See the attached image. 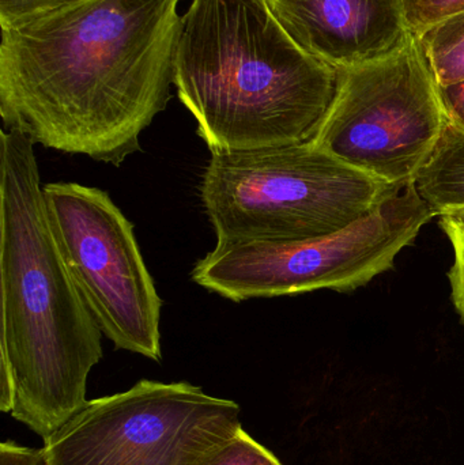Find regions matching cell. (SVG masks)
<instances>
[{
    "instance_id": "obj_10",
    "label": "cell",
    "mask_w": 464,
    "mask_h": 465,
    "mask_svg": "<svg viewBox=\"0 0 464 465\" xmlns=\"http://www.w3.org/2000/svg\"><path fill=\"white\" fill-rule=\"evenodd\" d=\"M420 196L439 215L464 212V130L449 123L432 157L414 180Z\"/></svg>"
},
{
    "instance_id": "obj_17",
    "label": "cell",
    "mask_w": 464,
    "mask_h": 465,
    "mask_svg": "<svg viewBox=\"0 0 464 465\" xmlns=\"http://www.w3.org/2000/svg\"><path fill=\"white\" fill-rule=\"evenodd\" d=\"M449 123L464 130V81L439 87Z\"/></svg>"
},
{
    "instance_id": "obj_4",
    "label": "cell",
    "mask_w": 464,
    "mask_h": 465,
    "mask_svg": "<svg viewBox=\"0 0 464 465\" xmlns=\"http://www.w3.org/2000/svg\"><path fill=\"white\" fill-rule=\"evenodd\" d=\"M394 187L313 143L212 154L202 202L223 242H291L343 231Z\"/></svg>"
},
{
    "instance_id": "obj_12",
    "label": "cell",
    "mask_w": 464,
    "mask_h": 465,
    "mask_svg": "<svg viewBox=\"0 0 464 465\" xmlns=\"http://www.w3.org/2000/svg\"><path fill=\"white\" fill-rule=\"evenodd\" d=\"M202 465H282L263 445L242 429L233 439L218 448Z\"/></svg>"
},
{
    "instance_id": "obj_15",
    "label": "cell",
    "mask_w": 464,
    "mask_h": 465,
    "mask_svg": "<svg viewBox=\"0 0 464 465\" xmlns=\"http://www.w3.org/2000/svg\"><path fill=\"white\" fill-rule=\"evenodd\" d=\"M71 0H0V26L37 15Z\"/></svg>"
},
{
    "instance_id": "obj_2",
    "label": "cell",
    "mask_w": 464,
    "mask_h": 465,
    "mask_svg": "<svg viewBox=\"0 0 464 465\" xmlns=\"http://www.w3.org/2000/svg\"><path fill=\"white\" fill-rule=\"evenodd\" d=\"M0 135V410L45 441L89 403L103 332L57 246L35 142Z\"/></svg>"
},
{
    "instance_id": "obj_3",
    "label": "cell",
    "mask_w": 464,
    "mask_h": 465,
    "mask_svg": "<svg viewBox=\"0 0 464 465\" xmlns=\"http://www.w3.org/2000/svg\"><path fill=\"white\" fill-rule=\"evenodd\" d=\"M173 84L212 154L312 142L338 71L300 48L264 0H193Z\"/></svg>"
},
{
    "instance_id": "obj_14",
    "label": "cell",
    "mask_w": 464,
    "mask_h": 465,
    "mask_svg": "<svg viewBox=\"0 0 464 465\" xmlns=\"http://www.w3.org/2000/svg\"><path fill=\"white\" fill-rule=\"evenodd\" d=\"M440 226L454 249V262L449 272L452 301L464 322V212L439 215Z\"/></svg>"
},
{
    "instance_id": "obj_1",
    "label": "cell",
    "mask_w": 464,
    "mask_h": 465,
    "mask_svg": "<svg viewBox=\"0 0 464 465\" xmlns=\"http://www.w3.org/2000/svg\"><path fill=\"white\" fill-rule=\"evenodd\" d=\"M179 3L71 0L2 26L3 128L122 165L171 98Z\"/></svg>"
},
{
    "instance_id": "obj_5",
    "label": "cell",
    "mask_w": 464,
    "mask_h": 465,
    "mask_svg": "<svg viewBox=\"0 0 464 465\" xmlns=\"http://www.w3.org/2000/svg\"><path fill=\"white\" fill-rule=\"evenodd\" d=\"M416 184L394 187L343 231L291 242H223L199 260L193 281L233 302L318 290L351 292L394 267L435 218Z\"/></svg>"
},
{
    "instance_id": "obj_8",
    "label": "cell",
    "mask_w": 464,
    "mask_h": 465,
    "mask_svg": "<svg viewBox=\"0 0 464 465\" xmlns=\"http://www.w3.org/2000/svg\"><path fill=\"white\" fill-rule=\"evenodd\" d=\"M43 193L65 267L101 332L114 349L160 362L163 300L133 223L98 188L51 183Z\"/></svg>"
},
{
    "instance_id": "obj_7",
    "label": "cell",
    "mask_w": 464,
    "mask_h": 465,
    "mask_svg": "<svg viewBox=\"0 0 464 465\" xmlns=\"http://www.w3.org/2000/svg\"><path fill=\"white\" fill-rule=\"evenodd\" d=\"M240 430L234 401L190 382L141 380L89 401L41 450L46 465H202Z\"/></svg>"
},
{
    "instance_id": "obj_16",
    "label": "cell",
    "mask_w": 464,
    "mask_h": 465,
    "mask_svg": "<svg viewBox=\"0 0 464 465\" xmlns=\"http://www.w3.org/2000/svg\"><path fill=\"white\" fill-rule=\"evenodd\" d=\"M0 465H46V461L43 450L5 441L0 445Z\"/></svg>"
},
{
    "instance_id": "obj_13",
    "label": "cell",
    "mask_w": 464,
    "mask_h": 465,
    "mask_svg": "<svg viewBox=\"0 0 464 465\" xmlns=\"http://www.w3.org/2000/svg\"><path fill=\"white\" fill-rule=\"evenodd\" d=\"M402 3L406 24L414 35L464 13V0H402Z\"/></svg>"
},
{
    "instance_id": "obj_6",
    "label": "cell",
    "mask_w": 464,
    "mask_h": 465,
    "mask_svg": "<svg viewBox=\"0 0 464 465\" xmlns=\"http://www.w3.org/2000/svg\"><path fill=\"white\" fill-rule=\"evenodd\" d=\"M449 120L416 35L394 54L338 71L313 143L390 187L416 180Z\"/></svg>"
},
{
    "instance_id": "obj_9",
    "label": "cell",
    "mask_w": 464,
    "mask_h": 465,
    "mask_svg": "<svg viewBox=\"0 0 464 465\" xmlns=\"http://www.w3.org/2000/svg\"><path fill=\"white\" fill-rule=\"evenodd\" d=\"M307 54L337 71L389 56L411 33L402 0H264Z\"/></svg>"
},
{
    "instance_id": "obj_11",
    "label": "cell",
    "mask_w": 464,
    "mask_h": 465,
    "mask_svg": "<svg viewBox=\"0 0 464 465\" xmlns=\"http://www.w3.org/2000/svg\"><path fill=\"white\" fill-rule=\"evenodd\" d=\"M416 37L439 87L464 81V13Z\"/></svg>"
}]
</instances>
